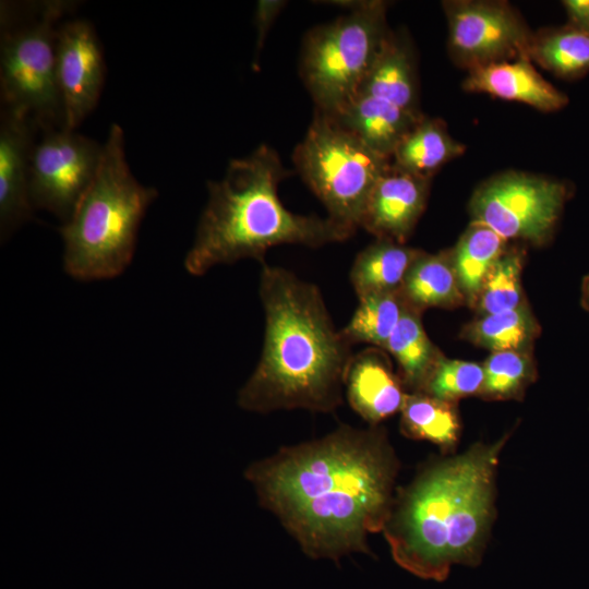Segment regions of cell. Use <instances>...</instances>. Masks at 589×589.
Here are the masks:
<instances>
[{
  "label": "cell",
  "mask_w": 589,
  "mask_h": 589,
  "mask_svg": "<svg viewBox=\"0 0 589 589\" xmlns=\"http://www.w3.org/2000/svg\"><path fill=\"white\" fill-rule=\"evenodd\" d=\"M398 471L383 428L342 424L250 464L244 478L309 557L337 562L371 554L368 539L388 518Z\"/></svg>",
  "instance_id": "cell-1"
},
{
  "label": "cell",
  "mask_w": 589,
  "mask_h": 589,
  "mask_svg": "<svg viewBox=\"0 0 589 589\" xmlns=\"http://www.w3.org/2000/svg\"><path fill=\"white\" fill-rule=\"evenodd\" d=\"M510 433L425 464L395 492L382 532L405 570L443 581L453 565L478 566L496 509V472Z\"/></svg>",
  "instance_id": "cell-2"
},
{
  "label": "cell",
  "mask_w": 589,
  "mask_h": 589,
  "mask_svg": "<svg viewBox=\"0 0 589 589\" xmlns=\"http://www.w3.org/2000/svg\"><path fill=\"white\" fill-rule=\"evenodd\" d=\"M259 296L265 316L263 348L238 393L239 407L256 413L334 412L342 405L353 354L321 290L289 269L263 263Z\"/></svg>",
  "instance_id": "cell-3"
},
{
  "label": "cell",
  "mask_w": 589,
  "mask_h": 589,
  "mask_svg": "<svg viewBox=\"0 0 589 589\" xmlns=\"http://www.w3.org/2000/svg\"><path fill=\"white\" fill-rule=\"evenodd\" d=\"M290 175L277 152L265 144L245 157L231 159L220 180L207 182L208 199L184 259L185 269L201 276L215 265L244 259L263 264L273 247L320 248L356 233L327 215L287 209L278 187Z\"/></svg>",
  "instance_id": "cell-4"
},
{
  "label": "cell",
  "mask_w": 589,
  "mask_h": 589,
  "mask_svg": "<svg viewBox=\"0 0 589 589\" xmlns=\"http://www.w3.org/2000/svg\"><path fill=\"white\" fill-rule=\"evenodd\" d=\"M156 197L154 188L141 184L132 175L123 131L111 124L98 172L59 229L65 272L81 280L121 274L133 257L141 220Z\"/></svg>",
  "instance_id": "cell-5"
},
{
  "label": "cell",
  "mask_w": 589,
  "mask_h": 589,
  "mask_svg": "<svg viewBox=\"0 0 589 589\" xmlns=\"http://www.w3.org/2000/svg\"><path fill=\"white\" fill-rule=\"evenodd\" d=\"M72 1L1 4L0 87L4 109L37 128H64L56 75L58 22Z\"/></svg>",
  "instance_id": "cell-6"
},
{
  "label": "cell",
  "mask_w": 589,
  "mask_h": 589,
  "mask_svg": "<svg viewBox=\"0 0 589 589\" xmlns=\"http://www.w3.org/2000/svg\"><path fill=\"white\" fill-rule=\"evenodd\" d=\"M348 13L312 28L304 37L300 74L315 109L338 115L353 97L384 49L392 31L382 0L330 1Z\"/></svg>",
  "instance_id": "cell-7"
},
{
  "label": "cell",
  "mask_w": 589,
  "mask_h": 589,
  "mask_svg": "<svg viewBox=\"0 0 589 589\" xmlns=\"http://www.w3.org/2000/svg\"><path fill=\"white\" fill-rule=\"evenodd\" d=\"M292 160L327 216L356 230L373 188L390 166V158L317 109Z\"/></svg>",
  "instance_id": "cell-8"
},
{
  "label": "cell",
  "mask_w": 589,
  "mask_h": 589,
  "mask_svg": "<svg viewBox=\"0 0 589 589\" xmlns=\"http://www.w3.org/2000/svg\"><path fill=\"white\" fill-rule=\"evenodd\" d=\"M568 196L563 182L509 171L483 182L470 200L471 221L509 239L542 244L551 238Z\"/></svg>",
  "instance_id": "cell-9"
},
{
  "label": "cell",
  "mask_w": 589,
  "mask_h": 589,
  "mask_svg": "<svg viewBox=\"0 0 589 589\" xmlns=\"http://www.w3.org/2000/svg\"><path fill=\"white\" fill-rule=\"evenodd\" d=\"M29 164V196L63 224L73 215L93 183L104 155V144L65 128L43 129Z\"/></svg>",
  "instance_id": "cell-10"
},
{
  "label": "cell",
  "mask_w": 589,
  "mask_h": 589,
  "mask_svg": "<svg viewBox=\"0 0 589 589\" xmlns=\"http://www.w3.org/2000/svg\"><path fill=\"white\" fill-rule=\"evenodd\" d=\"M448 49L454 61L469 70L529 58L534 34L521 15L504 1H445Z\"/></svg>",
  "instance_id": "cell-11"
},
{
  "label": "cell",
  "mask_w": 589,
  "mask_h": 589,
  "mask_svg": "<svg viewBox=\"0 0 589 589\" xmlns=\"http://www.w3.org/2000/svg\"><path fill=\"white\" fill-rule=\"evenodd\" d=\"M56 75L64 128L75 130L96 107L105 77L103 51L89 22L77 19L59 25Z\"/></svg>",
  "instance_id": "cell-12"
},
{
  "label": "cell",
  "mask_w": 589,
  "mask_h": 589,
  "mask_svg": "<svg viewBox=\"0 0 589 589\" xmlns=\"http://www.w3.org/2000/svg\"><path fill=\"white\" fill-rule=\"evenodd\" d=\"M36 124L26 116L2 108L0 123V232L7 239L29 220V164Z\"/></svg>",
  "instance_id": "cell-13"
},
{
  "label": "cell",
  "mask_w": 589,
  "mask_h": 589,
  "mask_svg": "<svg viewBox=\"0 0 589 589\" xmlns=\"http://www.w3.org/2000/svg\"><path fill=\"white\" fill-rule=\"evenodd\" d=\"M429 187L430 180L390 163L369 196L360 228L375 239L405 243L425 208Z\"/></svg>",
  "instance_id": "cell-14"
},
{
  "label": "cell",
  "mask_w": 589,
  "mask_h": 589,
  "mask_svg": "<svg viewBox=\"0 0 589 589\" xmlns=\"http://www.w3.org/2000/svg\"><path fill=\"white\" fill-rule=\"evenodd\" d=\"M378 348L353 354L345 377V394L354 412L378 425L400 412L408 392Z\"/></svg>",
  "instance_id": "cell-15"
},
{
  "label": "cell",
  "mask_w": 589,
  "mask_h": 589,
  "mask_svg": "<svg viewBox=\"0 0 589 589\" xmlns=\"http://www.w3.org/2000/svg\"><path fill=\"white\" fill-rule=\"evenodd\" d=\"M462 87L546 112L560 110L568 103L567 96L549 83L528 58L469 70Z\"/></svg>",
  "instance_id": "cell-16"
},
{
  "label": "cell",
  "mask_w": 589,
  "mask_h": 589,
  "mask_svg": "<svg viewBox=\"0 0 589 589\" xmlns=\"http://www.w3.org/2000/svg\"><path fill=\"white\" fill-rule=\"evenodd\" d=\"M357 93L421 113L418 106L414 59L406 39L392 32Z\"/></svg>",
  "instance_id": "cell-17"
},
{
  "label": "cell",
  "mask_w": 589,
  "mask_h": 589,
  "mask_svg": "<svg viewBox=\"0 0 589 589\" xmlns=\"http://www.w3.org/2000/svg\"><path fill=\"white\" fill-rule=\"evenodd\" d=\"M400 294L407 306L422 313L429 308H457L466 303L452 261V250L422 251L410 266Z\"/></svg>",
  "instance_id": "cell-18"
},
{
  "label": "cell",
  "mask_w": 589,
  "mask_h": 589,
  "mask_svg": "<svg viewBox=\"0 0 589 589\" xmlns=\"http://www.w3.org/2000/svg\"><path fill=\"white\" fill-rule=\"evenodd\" d=\"M421 252L405 243L375 239L357 254L350 269L349 278L357 297L399 292Z\"/></svg>",
  "instance_id": "cell-19"
},
{
  "label": "cell",
  "mask_w": 589,
  "mask_h": 589,
  "mask_svg": "<svg viewBox=\"0 0 589 589\" xmlns=\"http://www.w3.org/2000/svg\"><path fill=\"white\" fill-rule=\"evenodd\" d=\"M464 151L465 146L450 136L442 120L423 117L395 147L390 163L406 172L431 180L444 164Z\"/></svg>",
  "instance_id": "cell-20"
},
{
  "label": "cell",
  "mask_w": 589,
  "mask_h": 589,
  "mask_svg": "<svg viewBox=\"0 0 589 589\" xmlns=\"http://www.w3.org/2000/svg\"><path fill=\"white\" fill-rule=\"evenodd\" d=\"M461 431L457 402L423 393H408L400 410V432L408 438L428 441L444 454L456 449Z\"/></svg>",
  "instance_id": "cell-21"
},
{
  "label": "cell",
  "mask_w": 589,
  "mask_h": 589,
  "mask_svg": "<svg viewBox=\"0 0 589 589\" xmlns=\"http://www.w3.org/2000/svg\"><path fill=\"white\" fill-rule=\"evenodd\" d=\"M507 240L488 226L471 221L452 250V261L466 303L474 306L485 277L506 251Z\"/></svg>",
  "instance_id": "cell-22"
},
{
  "label": "cell",
  "mask_w": 589,
  "mask_h": 589,
  "mask_svg": "<svg viewBox=\"0 0 589 589\" xmlns=\"http://www.w3.org/2000/svg\"><path fill=\"white\" fill-rule=\"evenodd\" d=\"M384 350L399 368V377L408 393L420 392L440 357L443 354L428 337L421 313L407 306Z\"/></svg>",
  "instance_id": "cell-23"
},
{
  "label": "cell",
  "mask_w": 589,
  "mask_h": 589,
  "mask_svg": "<svg viewBox=\"0 0 589 589\" xmlns=\"http://www.w3.org/2000/svg\"><path fill=\"white\" fill-rule=\"evenodd\" d=\"M539 332V324L525 302L509 311L478 316L462 328L461 337L491 352L530 351Z\"/></svg>",
  "instance_id": "cell-24"
},
{
  "label": "cell",
  "mask_w": 589,
  "mask_h": 589,
  "mask_svg": "<svg viewBox=\"0 0 589 589\" xmlns=\"http://www.w3.org/2000/svg\"><path fill=\"white\" fill-rule=\"evenodd\" d=\"M529 58L563 79H577L589 72V33L568 25L534 35Z\"/></svg>",
  "instance_id": "cell-25"
},
{
  "label": "cell",
  "mask_w": 589,
  "mask_h": 589,
  "mask_svg": "<svg viewBox=\"0 0 589 589\" xmlns=\"http://www.w3.org/2000/svg\"><path fill=\"white\" fill-rule=\"evenodd\" d=\"M341 334L352 346L366 344L374 348H385L397 326L407 304L400 292L364 296Z\"/></svg>",
  "instance_id": "cell-26"
},
{
  "label": "cell",
  "mask_w": 589,
  "mask_h": 589,
  "mask_svg": "<svg viewBox=\"0 0 589 589\" xmlns=\"http://www.w3.org/2000/svg\"><path fill=\"white\" fill-rule=\"evenodd\" d=\"M482 365L484 378L478 396L485 400H520L537 375L530 351L492 352Z\"/></svg>",
  "instance_id": "cell-27"
},
{
  "label": "cell",
  "mask_w": 589,
  "mask_h": 589,
  "mask_svg": "<svg viewBox=\"0 0 589 589\" xmlns=\"http://www.w3.org/2000/svg\"><path fill=\"white\" fill-rule=\"evenodd\" d=\"M522 253L506 249L489 272L473 306L478 316L516 309L525 303L521 288Z\"/></svg>",
  "instance_id": "cell-28"
},
{
  "label": "cell",
  "mask_w": 589,
  "mask_h": 589,
  "mask_svg": "<svg viewBox=\"0 0 589 589\" xmlns=\"http://www.w3.org/2000/svg\"><path fill=\"white\" fill-rule=\"evenodd\" d=\"M484 378L483 365L442 354L420 392L440 400L457 402L479 394Z\"/></svg>",
  "instance_id": "cell-29"
},
{
  "label": "cell",
  "mask_w": 589,
  "mask_h": 589,
  "mask_svg": "<svg viewBox=\"0 0 589 589\" xmlns=\"http://www.w3.org/2000/svg\"><path fill=\"white\" fill-rule=\"evenodd\" d=\"M287 2L283 0H260L254 12V23L256 27V41L253 68L259 70V58L268 31L274 24L280 11Z\"/></svg>",
  "instance_id": "cell-30"
},
{
  "label": "cell",
  "mask_w": 589,
  "mask_h": 589,
  "mask_svg": "<svg viewBox=\"0 0 589 589\" xmlns=\"http://www.w3.org/2000/svg\"><path fill=\"white\" fill-rule=\"evenodd\" d=\"M568 26L589 33V0L563 1Z\"/></svg>",
  "instance_id": "cell-31"
},
{
  "label": "cell",
  "mask_w": 589,
  "mask_h": 589,
  "mask_svg": "<svg viewBox=\"0 0 589 589\" xmlns=\"http://www.w3.org/2000/svg\"><path fill=\"white\" fill-rule=\"evenodd\" d=\"M581 305L589 313V275L585 276L581 283Z\"/></svg>",
  "instance_id": "cell-32"
}]
</instances>
